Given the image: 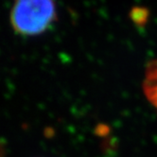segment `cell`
<instances>
[{
    "mask_svg": "<svg viewBox=\"0 0 157 157\" xmlns=\"http://www.w3.org/2000/svg\"><path fill=\"white\" fill-rule=\"evenodd\" d=\"M56 20V0H13L10 21L13 31L19 35L42 34Z\"/></svg>",
    "mask_w": 157,
    "mask_h": 157,
    "instance_id": "cell-1",
    "label": "cell"
},
{
    "mask_svg": "<svg viewBox=\"0 0 157 157\" xmlns=\"http://www.w3.org/2000/svg\"><path fill=\"white\" fill-rule=\"evenodd\" d=\"M142 90L146 99L157 113V59L151 61L146 66Z\"/></svg>",
    "mask_w": 157,
    "mask_h": 157,
    "instance_id": "cell-2",
    "label": "cell"
}]
</instances>
